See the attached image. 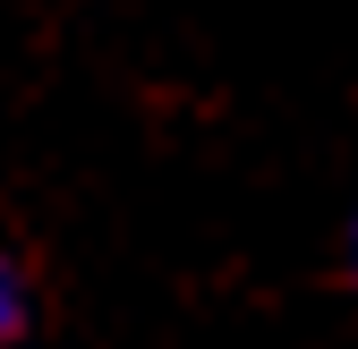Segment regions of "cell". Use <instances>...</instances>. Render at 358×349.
Segmentation results:
<instances>
[{
	"label": "cell",
	"mask_w": 358,
	"mask_h": 349,
	"mask_svg": "<svg viewBox=\"0 0 358 349\" xmlns=\"http://www.w3.org/2000/svg\"><path fill=\"white\" fill-rule=\"evenodd\" d=\"M34 315H43V298H34V273L17 265L9 247H0V349H26V341H34Z\"/></svg>",
	"instance_id": "1"
},
{
	"label": "cell",
	"mask_w": 358,
	"mask_h": 349,
	"mask_svg": "<svg viewBox=\"0 0 358 349\" xmlns=\"http://www.w3.org/2000/svg\"><path fill=\"white\" fill-rule=\"evenodd\" d=\"M341 273H350V290H358V205H350V230H341Z\"/></svg>",
	"instance_id": "2"
}]
</instances>
